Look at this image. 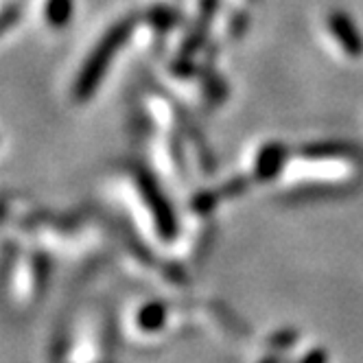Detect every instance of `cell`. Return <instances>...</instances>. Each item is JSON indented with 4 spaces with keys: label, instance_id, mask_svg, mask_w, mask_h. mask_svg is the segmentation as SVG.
Returning <instances> with one entry per match:
<instances>
[{
    "label": "cell",
    "instance_id": "6da1fadb",
    "mask_svg": "<svg viewBox=\"0 0 363 363\" xmlns=\"http://www.w3.org/2000/svg\"><path fill=\"white\" fill-rule=\"evenodd\" d=\"M129 31H132V22L118 24V27H114L106 38L99 42V46L94 48V53L88 57V62L84 64L79 77H77V86H74L77 99H88L96 90L103 72L108 70L114 53L118 50V46L127 40Z\"/></svg>",
    "mask_w": 363,
    "mask_h": 363
},
{
    "label": "cell",
    "instance_id": "7a4b0ae2",
    "mask_svg": "<svg viewBox=\"0 0 363 363\" xmlns=\"http://www.w3.org/2000/svg\"><path fill=\"white\" fill-rule=\"evenodd\" d=\"M138 184H140V191H143V197L149 206V211L158 223V230L160 235L169 241L177 235V219L171 211V206L167 201V197L160 193V189L153 184V179L147 175V173H140L138 175Z\"/></svg>",
    "mask_w": 363,
    "mask_h": 363
},
{
    "label": "cell",
    "instance_id": "3957f363",
    "mask_svg": "<svg viewBox=\"0 0 363 363\" xmlns=\"http://www.w3.org/2000/svg\"><path fill=\"white\" fill-rule=\"evenodd\" d=\"M328 27L335 35V40L342 44L344 53L350 55V57H361L363 55V40L354 27V22L342 13V11H335L328 16Z\"/></svg>",
    "mask_w": 363,
    "mask_h": 363
},
{
    "label": "cell",
    "instance_id": "277c9868",
    "mask_svg": "<svg viewBox=\"0 0 363 363\" xmlns=\"http://www.w3.org/2000/svg\"><path fill=\"white\" fill-rule=\"evenodd\" d=\"M284 147L280 143H269L261 149L258 153V160H256V167H254V175L256 179L261 182H269L278 175L282 162H284Z\"/></svg>",
    "mask_w": 363,
    "mask_h": 363
},
{
    "label": "cell",
    "instance_id": "5b68a950",
    "mask_svg": "<svg viewBox=\"0 0 363 363\" xmlns=\"http://www.w3.org/2000/svg\"><path fill=\"white\" fill-rule=\"evenodd\" d=\"M354 147L344 143H315L302 147V155L308 160H322V158H350Z\"/></svg>",
    "mask_w": 363,
    "mask_h": 363
},
{
    "label": "cell",
    "instance_id": "8992f818",
    "mask_svg": "<svg viewBox=\"0 0 363 363\" xmlns=\"http://www.w3.org/2000/svg\"><path fill=\"white\" fill-rule=\"evenodd\" d=\"M164 320H167V308L160 302H149L147 306L140 308V313H138V324L147 333L158 330L164 324Z\"/></svg>",
    "mask_w": 363,
    "mask_h": 363
},
{
    "label": "cell",
    "instance_id": "52a82bcc",
    "mask_svg": "<svg viewBox=\"0 0 363 363\" xmlns=\"http://www.w3.org/2000/svg\"><path fill=\"white\" fill-rule=\"evenodd\" d=\"M72 13V0H48L46 5V20L55 27H64Z\"/></svg>",
    "mask_w": 363,
    "mask_h": 363
},
{
    "label": "cell",
    "instance_id": "ba28073f",
    "mask_svg": "<svg viewBox=\"0 0 363 363\" xmlns=\"http://www.w3.org/2000/svg\"><path fill=\"white\" fill-rule=\"evenodd\" d=\"M298 340V333L296 330H282V333H278V335H274L272 340H269V344L272 346H280V348H287L291 342H296Z\"/></svg>",
    "mask_w": 363,
    "mask_h": 363
},
{
    "label": "cell",
    "instance_id": "9c48e42d",
    "mask_svg": "<svg viewBox=\"0 0 363 363\" xmlns=\"http://www.w3.org/2000/svg\"><path fill=\"white\" fill-rule=\"evenodd\" d=\"M245 189H247V179H245V177H237V179H232L230 184L223 186V193H225L228 197H235V195H241Z\"/></svg>",
    "mask_w": 363,
    "mask_h": 363
},
{
    "label": "cell",
    "instance_id": "30bf717a",
    "mask_svg": "<svg viewBox=\"0 0 363 363\" xmlns=\"http://www.w3.org/2000/svg\"><path fill=\"white\" fill-rule=\"evenodd\" d=\"M328 361V354L324 348H313L308 354H304V359L300 363H326Z\"/></svg>",
    "mask_w": 363,
    "mask_h": 363
},
{
    "label": "cell",
    "instance_id": "8fae6325",
    "mask_svg": "<svg viewBox=\"0 0 363 363\" xmlns=\"http://www.w3.org/2000/svg\"><path fill=\"white\" fill-rule=\"evenodd\" d=\"M261 363H282V359H280V357H267V359H263Z\"/></svg>",
    "mask_w": 363,
    "mask_h": 363
}]
</instances>
